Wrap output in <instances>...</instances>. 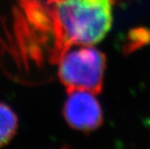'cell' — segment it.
<instances>
[{"mask_svg":"<svg viewBox=\"0 0 150 149\" xmlns=\"http://www.w3.org/2000/svg\"><path fill=\"white\" fill-rule=\"evenodd\" d=\"M113 0H52L47 9L55 38L54 61L73 46H92L112 24Z\"/></svg>","mask_w":150,"mask_h":149,"instance_id":"1","label":"cell"},{"mask_svg":"<svg viewBox=\"0 0 150 149\" xmlns=\"http://www.w3.org/2000/svg\"><path fill=\"white\" fill-rule=\"evenodd\" d=\"M58 77L67 91L86 90L99 94L103 88L106 55L91 46L67 49L58 58Z\"/></svg>","mask_w":150,"mask_h":149,"instance_id":"2","label":"cell"},{"mask_svg":"<svg viewBox=\"0 0 150 149\" xmlns=\"http://www.w3.org/2000/svg\"><path fill=\"white\" fill-rule=\"evenodd\" d=\"M63 107L68 125L78 131L91 132L103 124V112L94 93L86 90H71Z\"/></svg>","mask_w":150,"mask_h":149,"instance_id":"3","label":"cell"},{"mask_svg":"<svg viewBox=\"0 0 150 149\" xmlns=\"http://www.w3.org/2000/svg\"><path fill=\"white\" fill-rule=\"evenodd\" d=\"M18 129V117L7 105L0 103V147L7 144Z\"/></svg>","mask_w":150,"mask_h":149,"instance_id":"4","label":"cell"}]
</instances>
